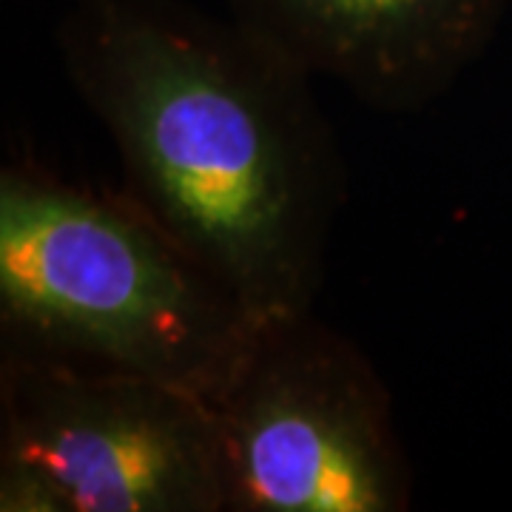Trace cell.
I'll return each mask as SVG.
<instances>
[{"label": "cell", "mask_w": 512, "mask_h": 512, "mask_svg": "<svg viewBox=\"0 0 512 512\" xmlns=\"http://www.w3.org/2000/svg\"><path fill=\"white\" fill-rule=\"evenodd\" d=\"M0 510L225 512L214 402L146 376L3 350Z\"/></svg>", "instance_id": "3"}, {"label": "cell", "mask_w": 512, "mask_h": 512, "mask_svg": "<svg viewBox=\"0 0 512 512\" xmlns=\"http://www.w3.org/2000/svg\"><path fill=\"white\" fill-rule=\"evenodd\" d=\"M225 512H404L413 470L390 390L311 313L265 322L214 402Z\"/></svg>", "instance_id": "4"}, {"label": "cell", "mask_w": 512, "mask_h": 512, "mask_svg": "<svg viewBox=\"0 0 512 512\" xmlns=\"http://www.w3.org/2000/svg\"><path fill=\"white\" fill-rule=\"evenodd\" d=\"M3 350L146 376L217 402L259 322L126 188L0 174Z\"/></svg>", "instance_id": "2"}, {"label": "cell", "mask_w": 512, "mask_h": 512, "mask_svg": "<svg viewBox=\"0 0 512 512\" xmlns=\"http://www.w3.org/2000/svg\"><path fill=\"white\" fill-rule=\"evenodd\" d=\"M311 77L382 111H416L493 43L507 0H225Z\"/></svg>", "instance_id": "5"}, {"label": "cell", "mask_w": 512, "mask_h": 512, "mask_svg": "<svg viewBox=\"0 0 512 512\" xmlns=\"http://www.w3.org/2000/svg\"><path fill=\"white\" fill-rule=\"evenodd\" d=\"M60 57L128 194L259 325L311 313L342 202L311 74L234 18L171 0H74Z\"/></svg>", "instance_id": "1"}]
</instances>
